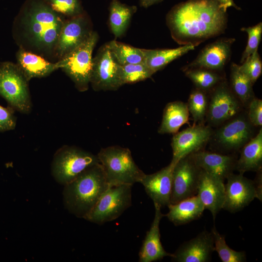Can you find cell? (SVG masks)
<instances>
[{
    "mask_svg": "<svg viewBox=\"0 0 262 262\" xmlns=\"http://www.w3.org/2000/svg\"><path fill=\"white\" fill-rule=\"evenodd\" d=\"M166 21L177 43L196 47L224 33L228 17L227 11L216 0H187L173 6Z\"/></svg>",
    "mask_w": 262,
    "mask_h": 262,
    "instance_id": "1",
    "label": "cell"
},
{
    "mask_svg": "<svg viewBox=\"0 0 262 262\" xmlns=\"http://www.w3.org/2000/svg\"><path fill=\"white\" fill-rule=\"evenodd\" d=\"M66 18L46 0H26L14 22V38L19 48L54 60Z\"/></svg>",
    "mask_w": 262,
    "mask_h": 262,
    "instance_id": "2",
    "label": "cell"
},
{
    "mask_svg": "<svg viewBox=\"0 0 262 262\" xmlns=\"http://www.w3.org/2000/svg\"><path fill=\"white\" fill-rule=\"evenodd\" d=\"M109 187L99 162L89 167L64 185L65 206L77 217L84 219Z\"/></svg>",
    "mask_w": 262,
    "mask_h": 262,
    "instance_id": "3",
    "label": "cell"
},
{
    "mask_svg": "<svg viewBox=\"0 0 262 262\" xmlns=\"http://www.w3.org/2000/svg\"><path fill=\"white\" fill-rule=\"evenodd\" d=\"M109 186L120 184L133 185L140 183L145 173L133 160L130 150L120 146H109L97 155Z\"/></svg>",
    "mask_w": 262,
    "mask_h": 262,
    "instance_id": "4",
    "label": "cell"
},
{
    "mask_svg": "<svg viewBox=\"0 0 262 262\" xmlns=\"http://www.w3.org/2000/svg\"><path fill=\"white\" fill-rule=\"evenodd\" d=\"M98 35L93 31L82 44L57 61L59 68L70 78L80 92L88 90L93 67L92 53Z\"/></svg>",
    "mask_w": 262,
    "mask_h": 262,
    "instance_id": "5",
    "label": "cell"
},
{
    "mask_svg": "<svg viewBox=\"0 0 262 262\" xmlns=\"http://www.w3.org/2000/svg\"><path fill=\"white\" fill-rule=\"evenodd\" d=\"M99 163L97 155L75 146H63L55 152L51 163V174L65 185L89 167Z\"/></svg>",
    "mask_w": 262,
    "mask_h": 262,
    "instance_id": "6",
    "label": "cell"
},
{
    "mask_svg": "<svg viewBox=\"0 0 262 262\" xmlns=\"http://www.w3.org/2000/svg\"><path fill=\"white\" fill-rule=\"evenodd\" d=\"M0 96L15 110L24 114L31 111L28 81L16 64L5 62L0 65Z\"/></svg>",
    "mask_w": 262,
    "mask_h": 262,
    "instance_id": "7",
    "label": "cell"
},
{
    "mask_svg": "<svg viewBox=\"0 0 262 262\" xmlns=\"http://www.w3.org/2000/svg\"><path fill=\"white\" fill-rule=\"evenodd\" d=\"M132 186L120 184L109 186L84 219L102 224L117 218L131 205Z\"/></svg>",
    "mask_w": 262,
    "mask_h": 262,
    "instance_id": "8",
    "label": "cell"
},
{
    "mask_svg": "<svg viewBox=\"0 0 262 262\" xmlns=\"http://www.w3.org/2000/svg\"><path fill=\"white\" fill-rule=\"evenodd\" d=\"M95 91H115L122 84L120 65L113 58L107 43L98 49L93 58L90 83Z\"/></svg>",
    "mask_w": 262,
    "mask_h": 262,
    "instance_id": "9",
    "label": "cell"
},
{
    "mask_svg": "<svg viewBox=\"0 0 262 262\" xmlns=\"http://www.w3.org/2000/svg\"><path fill=\"white\" fill-rule=\"evenodd\" d=\"M253 127L247 115H237L221 125L212 137L222 149L237 151L254 137Z\"/></svg>",
    "mask_w": 262,
    "mask_h": 262,
    "instance_id": "10",
    "label": "cell"
},
{
    "mask_svg": "<svg viewBox=\"0 0 262 262\" xmlns=\"http://www.w3.org/2000/svg\"><path fill=\"white\" fill-rule=\"evenodd\" d=\"M211 91L206 116L210 126H220L238 115L242 104L226 82L222 81Z\"/></svg>",
    "mask_w": 262,
    "mask_h": 262,
    "instance_id": "11",
    "label": "cell"
},
{
    "mask_svg": "<svg viewBox=\"0 0 262 262\" xmlns=\"http://www.w3.org/2000/svg\"><path fill=\"white\" fill-rule=\"evenodd\" d=\"M92 24L84 12L71 18H66L58 40L55 59L59 60L84 42L92 32Z\"/></svg>",
    "mask_w": 262,
    "mask_h": 262,
    "instance_id": "12",
    "label": "cell"
},
{
    "mask_svg": "<svg viewBox=\"0 0 262 262\" xmlns=\"http://www.w3.org/2000/svg\"><path fill=\"white\" fill-rule=\"evenodd\" d=\"M201 170L191 154L182 158L175 164L172 172L171 204L196 195Z\"/></svg>",
    "mask_w": 262,
    "mask_h": 262,
    "instance_id": "13",
    "label": "cell"
},
{
    "mask_svg": "<svg viewBox=\"0 0 262 262\" xmlns=\"http://www.w3.org/2000/svg\"><path fill=\"white\" fill-rule=\"evenodd\" d=\"M226 180L222 209L235 213L248 205L254 198L259 199L254 180L244 177L243 174L233 173Z\"/></svg>",
    "mask_w": 262,
    "mask_h": 262,
    "instance_id": "14",
    "label": "cell"
},
{
    "mask_svg": "<svg viewBox=\"0 0 262 262\" xmlns=\"http://www.w3.org/2000/svg\"><path fill=\"white\" fill-rule=\"evenodd\" d=\"M213 132L210 126L200 124L175 133L171 141V163L175 165L182 158L201 150L211 139Z\"/></svg>",
    "mask_w": 262,
    "mask_h": 262,
    "instance_id": "15",
    "label": "cell"
},
{
    "mask_svg": "<svg viewBox=\"0 0 262 262\" xmlns=\"http://www.w3.org/2000/svg\"><path fill=\"white\" fill-rule=\"evenodd\" d=\"M235 41L233 38H224L207 45L195 60L183 67V70L194 68L221 70L230 60L231 46Z\"/></svg>",
    "mask_w": 262,
    "mask_h": 262,
    "instance_id": "16",
    "label": "cell"
},
{
    "mask_svg": "<svg viewBox=\"0 0 262 262\" xmlns=\"http://www.w3.org/2000/svg\"><path fill=\"white\" fill-rule=\"evenodd\" d=\"M214 251L213 234L211 231L204 230L181 245L171 258L176 262H208L211 261Z\"/></svg>",
    "mask_w": 262,
    "mask_h": 262,
    "instance_id": "17",
    "label": "cell"
},
{
    "mask_svg": "<svg viewBox=\"0 0 262 262\" xmlns=\"http://www.w3.org/2000/svg\"><path fill=\"white\" fill-rule=\"evenodd\" d=\"M224 181L216 176L201 170L196 195L205 210L211 213L214 220L223 208L225 199Z\"/></svg>",
    "mask_w": 262,
    "mask_h": 262,
    "instance_id": "18",
    "label": "cell"
},
{
    "mask_svg": "<svg viewBox=\"0 0 262 262\" xmlns=\"http://www.w3.org/2000/svg\"><path fill=\"white\" fill-rule=\"evenodd\" d=\"M174 164L172 163L159 171L150 174H146L140 183L152 200L161 208L170 204L172 188V172Z\"/></svg>",
    "mask_w": 262,
    "mask_h": 262,
    "instance_id": "19",
    "label": "cell"
},
{
    "mask_svg": "<svg viewBox=\"0 0 262 262\" xmlns=\"http://www.w3.org/2000/svg\"><path fill=\"white\" fill-rule=\"evenodd\" d=\"M155 215L149 229L147 232L139 253L140 262H152L162 260L165 257H172L173 253L166 251L160 240V223L165 214L161 207L154 204Z\"/></svg>",
    "mask_w": 262,
    "mask_h": 262,
    "instance_id": "20",
    "label": "cell"
},
{
    "mask_svg": "<svg viewBox=\"0 0 262 262\" xmlns=\"http://www.w3.org/2000/svg\"><path fill=\"white\" fill-rule=\"evenodd\" d=\"M192 157L202 170L216 176L225 180L236 170L237 159L232 155L199 150Z\"/></svg>",
    "mask_w": 262,
    "mask_h": 262,
    "instance_id": "21",
    "label": "cell"
},
{
    "mask_svg": "<svg viewBox=\"0 0 262 262\" xmlns=\"http://www.w3.org/2000/svg\"><path fill=\"white\" fill-rule=\"evenodd\" d=\"M16 58L17 65L28 82L33 78L46 77L59 68L57 62H51L38 54L21 48L17 51Z\"/></svg>",
    "mask_w": 262,
    "mask_h": 262,
    "instance_id": "22",
    "label": "cell"
},
{
    "mask_svg": "<svg viewBox=\"0 0 262 262\" xmlns=\"http://www.w3.org/2000/svg\"><path fill=\"white\" fill-rule=\"evenodd\" d=\"M167 207L169 211L165 216L175 226L185 225L198 219L205 210L197 195L175 204L170 203Z\"/></svg>",
    "mask_w": 262,
    "mask_h": 262,
    "instance_id": "23",
    "label": "cell"
},
{
    "mask_svg": "<svg viewBox=\"0 0 262 262\" xmlns=\"http://www.w3.org/2000/svg\"><path fill=\"white\" fill-rule=\"evenodd\" d=\"M262 165V129L241 148L236 170L244 174L247 171H258Z\"/></svg>",
    "mask_w": 262,
    "mask_h": 262,
    "instance_id": "24",
    "label": "cell"
},
{
    "mask_svg": "<svg viewBox=\"0 0 262 262\" xmlns=\"http://www.w3.org/2000/svg\"><path fill=\"white\" fill-rule=\"evenodd\" d=\"M195 47L191 45H185L175 49H144V63L153 74L171 62L195 49Z\"/></svg>",
    "mask_w": 262,
    "mask_h": 262,
    "instance_id": "25",
    "label": "cell"
},
{
    "mask_svg": "<svg viewBox=\"0 0 262 262\" xmlns=\"http://www.w3.org/2000/svg\"><path fill=\"white\" fill-rule=\"evenodd\" d=\"M186 103L175 101L166 104L164 110L161 124L158 129L160 134L176 133L189 118Z\"/></svg>",
    "mask_w": 262,
    "mask_h": 262,
    "instance_id": "26",
    "label": "cell"
},
{
    "mask_svg": "<svg viewBox=\"0 0 262 262\" xmlns=\"http://www.w3.org/2000/svg\"><path fill=\"white\" fill-rule=\"evenodd\" d=\"M137 7L112 0L109 6V24L115 38L121 37L126 31Z\"/></svg>",
    "mask_w": 262,
    "mask_h": 262,
    "instance_id": "27",
    "label": "cell"
},
{
    "mask_svg": "<svg viewBox=\"0 0 262 262\" xmlns=\"http://www.w3.org/2000/svg\"><path fill=\"white\" fill-rule=\"evenodd\" d=\"M253 83L240 70L239 65L232 63L230 66V89L242 105L247 106L254 98Z\"/></svg>",
    "mask_w": 262,
    "mask_h": 262,
    "instance_id": "28",
    "label": "cell"
},
{
    "mask_svg": "<svg viewBox=\"0 0 262 262\" xmlns=\"http://www.w3.org/2000/svg\"><path fill=\"white\" fill-rule=\"evenodd\" d=\"M115 60L119 65L144 63V49L135 48L115 40L107 43Z\"/></svg>",
    "mask_w": 262,
    "mask_h": 262,
    "instance_id": "29",
    "label": "cell"
},
{
    "mask_svg": "<svg viewBox=\"0 0 262 262\" xmlns=\"http://www.w3.org/2000/svg\"><path fill=\"white\" fill-rule=\"evenodd\" d=\"M183 71L196 88L206 92L211 91L223 81L222 77L216 71L211 70L194 68L187 69Z\"/></svg>",
    "mask_w": 262,
    "mask_h": 262,
    "instance_id": "30",
    "label": "cell"
},
{
    "mask_svg": "<svg viewBox=\"0 0 262 262\" xmlns=\"http://www.w3.org/2000/svg\"><path fill=\"white\" fill-rule=\"evenodd\" d=\"M213 234L214 251H216L222 262H245L246 256L245 251H238L231 248L227 244L225 236L221 234L214 226L211 230Z\"/></svg>",
    "mask_w": 262,
    "mask_h": 262,
    "instance_id": "31",
    "label": "cell"
},
{
    "mask_svg": "<svg viewBox=\"0 0 262 262\" xmlns=\"http://www.w3.org/2000/svg\"><path fill=\"white\" fill-rule=\"evenodd\" d=\"M208 102L206 92L196 88L191 93L187 105L195 123L202 122L206 117Z\"/></svg>",
    "mask_w": 262,
    "mask_h": 262,
    "instance_id": "32",
    "label": "cell"
},
{
    "mask_svg": "<svg viewBox=\"0 0 262 262\" xmlns=\"http://www.w3.org/2000/svg\"><path fill=\"white\" fill-rule=\"evenodd\" d=\"M152 75L144 63L120 65V77L122 85L144 81Z\"/></svg>",
    "mask_w": 262,
    "mask_h": 262,
    "instance_id": "33",
    "label": "cell"
},
{
    "mask_svg": "<svg viewBox=\"0 0 262 262\" xmlns=\"http://www.w3.org/2000/svg\"><path fill=\"white\" fill-rule=\"evenodd\" d=\"M56 12L71 18L83 14V10L80 0H46Z\"/></svg>",
    "mask_w": 262,
    "mask_h": 262,
    "instance_id": "34",
    "label": "cell"
},
{
    "mask_svg": "<svg viewBox=\"0 0 262 262\" xmlns=\"http://www.w3.org/2000/svg\"><path fill=\"white\" fill-rule=\"evenodd\" d=\"M241 31L246 32L248 35L246 46L241 59L242 63L246 58L258 50L262 38V23L259 22L252 27L242 28Z\"/></svg>",
    "mask_w": 262,
    "mask_h": 262,
    "instance_id": "35",
    "label": "cell"
},
{
    "mask_svg": "<svg viewBox=\"0 0 262 262\" xmlns=\"http://www.w3.org/2000/svg\"><path fill=\"white\" fill-rule=\"evenodd\" d=\"M239 66L241 71L254 83L262 72V62L258 50L249 56Z\"/></svg>",
    "mask_w": 262,
    "mask_h": 262,
    "instance_id": "36",
    "label": "cell"
},
{
    "mask_svg": "<svg viewBox=\"0 0 262 262\" xmlns=\"http://www.w3.org/2000/svg\"><path fill=\"white\" fill-rule=\"evenodd\" d=\"M247 117L251 124L254 127L262 125V100L254 97L248 104Z\"/></svg>",
    "mask_w": 262,
    "mask_h": 262,
    "instance_id": "37",
    "label": "cell"
},
{
    "mask_svg": "<svg viewBox=\"0 0 262 262\" xmlns=\"http://www.w3.org/2000/svg\"><path fill=\"white\" fill-rule=\"evenodd\" d=\"M14 109L10 106L5 108L0 105V131L14 129L16 125V117Z\"/></svg>",
    "mask_w": 262,
    "mask_h": 262,
    "instance_id": "38",
    "label": "cell"
},
{
    "mask_svg": "<svg viewBox=\"0 0 262 262\" xmlns=\"http://www.w3.org/2000/svg\"><path fill=\"white\" fill-rule=\"evenodd\" d=\"M223 8L227 11L229 7H233L239 10L241 9L234 2L233 0H216Z\"/></svg>",
    "mask_w": 262,
    "mask_h": 262,
    "instance_id": "39",
    "label": "cell"
},
{
    "mask_svg": "<svg viewBox=\"0 0 262 262\" xmlns=\"http://www.w3.org/2000/svg\"><path fill=\"white\" fill-rule=\"evenodd\" d=\"M163 0H140V5L144 8H147L153 4L161 2Z\"/></svg>",
    "mask_w": 262,
    "mask_h": 262,
    "instance_id": "40",
    "label": "cell"
}]
</instances>
